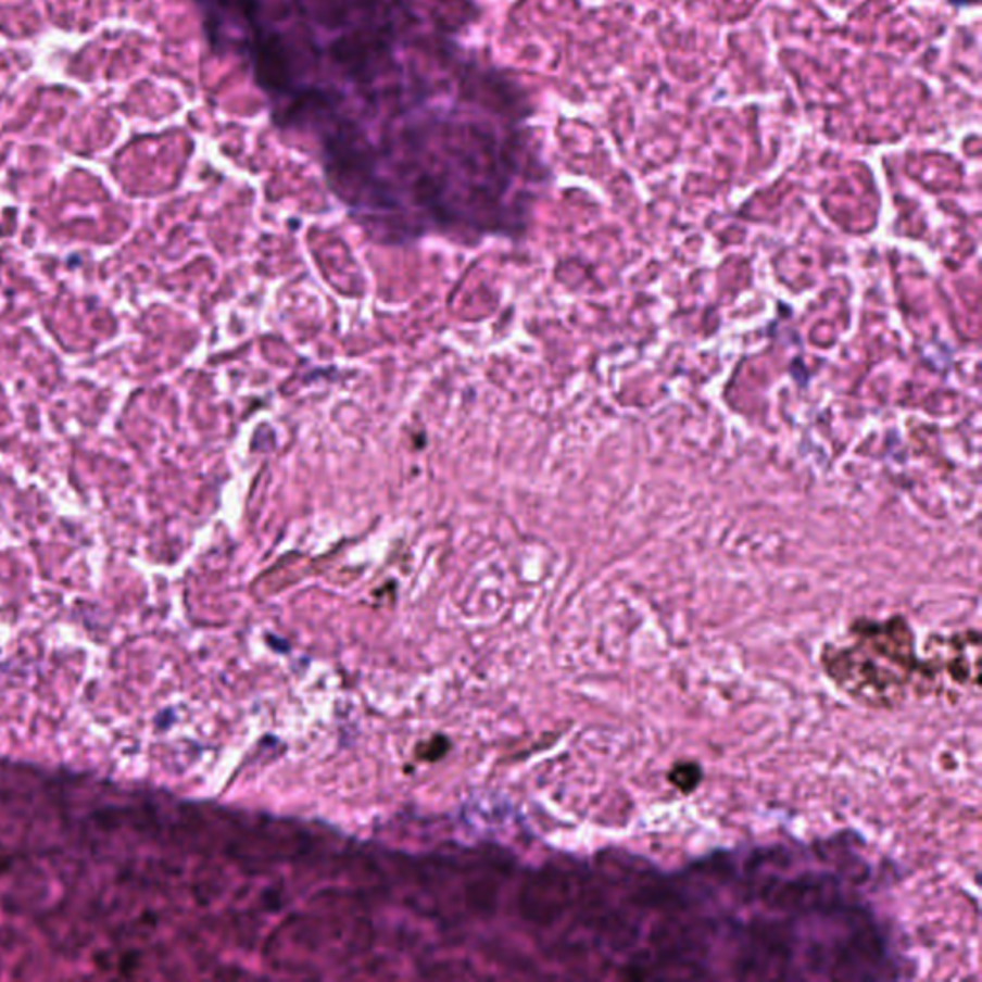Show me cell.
Returning <instances> with one entry per match:
<instances>
[{"mask_svg":"<svg viewBox=\"0 0 982 982\" xmlns=\"http://www.w3.org/2000/svg\"><path fill=\"white\" fill-rule=\"evenodd\" d=\"M884 663L898 664L902 668H911L914 653L909 641L908 628L894 630L891 622L886 626L876 624L869 630L859 631L854 647L846 649L839 655L831 656L829 668L836 681L846 689L858 691L859 695H889L891 689L901 685L891 671H886Z\"/></svg>","mask_w":982,"mask_h":982,"instance_id":"6da1fadb","label":"cell"}]
</instances>
